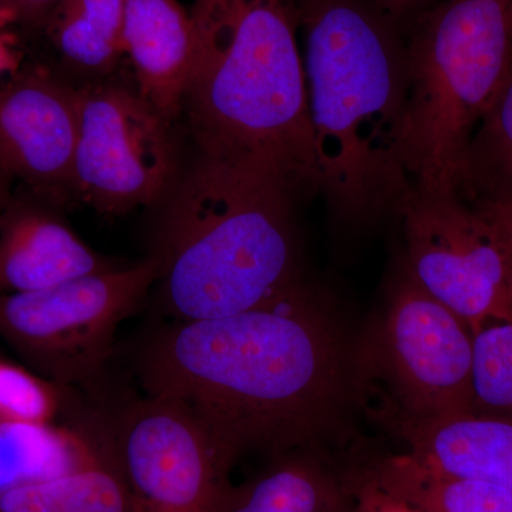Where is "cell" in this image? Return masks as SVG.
I'll list each match as a JSON object with an SVG mask.
<instances>
[{
  "mask_svg": "<svg viewBox=\"0 0 512 512\" xmlns=\"http://www.w3.org/2000/svg\"><path fill=\"white\" fill-rule=\"evenodd\" d=\"M158 278L150 255L136 265L39 289L0 293V339L50 382L96 397L106 389L117 329Z\"/></svg>",
  "mask_w": 512,
  "mask_h": 512,
  "instance_id": "6",
  "label": "cell"
},
{
  "mask_svg": "<svg viewBox=\"0 0 512 512\" xmlns=\"http://www.w3.org/2000/svg\"><path fill=\"white\" fill-rule=\"evenodd\" d=\"M117 266L45 205L10 200L0 215V293L39 291Z\"/></svg>",
  "mask_w": 512,
  "mask_h": 512,
  "instance_id": "12",
  "label": "cell"
},
{
  "mask_svg": "<svg viewBox=\"0 0 512 512\" xmlns=\"http://www.w3.org/2000/svg\"><path fill=\"white\" fill-rule=\"evenodd\" d=\"M365 476L359 504L355 512H421L393 495L384 493Z\"/></svg>",
  "mask_w": 512,
  "mask_h": 512,
  "instance_id": "23",
  "label": "cell"
},
{
  "mask_svg": "<svg viewBox=\"0 0 512 512\" xmlns=\"http://www.w3.org/2000/svg\"><path fill=\"white\" fill-rule=\"evenodd\" d=\"M372 2L394 20L404 32L421 13L427 12L443 0H372Z\"/></svg>",
  "mask_w": 512,
  "mask_h": 512,
  "instance_id": "24",
  "label": "cell"
},
{
  "mask_svg": "<svg viewBox=\"0 0 512 512\" xmlns=\"http://www.w3.org/2000/svg\"><path fill=\"white\" fill-rule=\"evenodd\" d=\"M409 454L441 476L481 481L512 493V420L467 413L437 419L404 417Z\"/></svg>",
  "mask_w": 512,
  "mask_h": 512,
  "instance_id": "14",
  "label": "cell"
},
{
  "mask_svg": "<svg viewBox=\"0 0 512 512\" xmlns=\"http://www.w3.org/2000/svg\"><path fill=\"white\" fill-rule=\"evenodd\" d=\"M349 370L335 320L305 282L251 311L171 320L137 356L144 392L194 414L231 466L248 451L316 446L348 403Z\"/></svg>",
  "mask_w": 512,
  "mask_h": 512,
  "instance_id": "1",
  "label": "cell"
},
{
  "mask_svg": "<svg viewBox=\"0 0 512 512\" xmlns=\"http://www.w3.org/2000/svg\"><path fill=\"white\" fill-rule=\"evenodd\" d=\"M295 5L318 192L342 224H370L412 191L403 160L404 33L372 0Z\"/></svg>",
  "mask_w": 512,
  "mask_h": 512,
  "instance_id": "2",
  "label": "cell"
},
{
  "mask_svg": "<svg viewBox=\"0 0 512 512\" xmlns=\"http://www.w3.org/2000/svg\"><path fill=\"white\" fill-rule=\"evenodd\" d=\"M460 195L512 205V69L468 147Z\"/></svg>",
  "mask_w": 512,
  "mask_h": 512,
  "instance_id": "20",
  "label": "cell"
},
{
  "mask_svg": "<svg viewBox=\"0 0 512 512\" xmlns=\"http://www.w3.org/2000/svg\"><path fill=\"white\" fill-rule=\"evenodd\" d=\"M80 89L45 70L0 86V173L50 201L74 197Z\"/></svg>",
  "mask_w": 512,
  "mask_h": 512,
  "instance_id": "11",
  "label": "cell"
},
{
  "mask_svg": "<svg viewBox=\"0 0 512 512\" xmlns=\"http://www.w3.org/2000/svg\"><path fill=\"white\" fill-rule=\"evenodd\" d=\"M9 183L8 178L0 173V215L5 211L6 205H8L10 201Z\"/></svg>",
  "mask_w": 512,
  "mask_h": 512,
  "instance_id": "27",
  "label": "cell"
},
{
  "mask_svg": "<svg viewBox=\"0 0 512 512\" xmlns=\"http://www.w3.org/2000/svg\"><path fill=\"white\" fill-rule=\"evenodd\" d=\"M192 18L198 52L183 110L200 156L318 192L295 0H197Z\"/></svg>",
  "mask_w": 512,
  "mask_h": 512,
  "instance_id": "3",
  "label": "cell"
},
{
  "mask_svg": "<svg viewBox=\"0 0 512 512\" xmlns=\"http://www.w3.org/2000/svg\"><path fill=\"white\" fill-rule=\"evenodd\" d=\"M90 440L93 453L76 467L3 491L0 512H138L119 471Z\"/></svg>",
  "mask_w": 512,
  "mask_h": 512,
  "instance_id": "16",
  "label": "cell"
},
{
  "mask_svg": "<svg viewBox=\"0 0 512 512\" xmlns=\"http://www.w3.org/2000/svg\"><path fill=\"white\" fill-rule=\"evenodd\" d=\"M474 413L512 420V322H491L473 339Z\"/></svg>",
  "mask_w": 512,
  "mask_h": 512,
  "instance_id": "21",
  "label": "cell"
},
{
  "mask_svg": "<svg viewBox=\"0 0 512 512\" xmlns=\"http://www.w3.org/2000/svg\"><path fill=\"white\" fill-rule=\"evenodd\" d=\"M80 423L119 471L138 512H221L231 464L207 430L180 403L128 397L117 404L90 397Z\"/></svg>",
  "mask_w": 512,
  "mask_h": 512,
  "instance_id": "7",
  "label": "cell"
},
{
  "mask_svg": "<svg viewBox=\"0 0 512 512\" xmlns=\"http://www.w3.org/2000/svg\"><path fill=\"white\" fill-rule=\"evenodd\" d=\"M174 173L170 121L138 90L119 83L80 89L74 197L123 214L160 200Z\"/></svg>",
  "mask_w": 512,
  "mask_h": 512,
  "instance_id": "9",
  "label": "cell"
},
{
  "mask_svg": "<svg viewBox=\"0 0 512 512\" xmlns=\"http://www.w3.org/2000/svg\"><path fill=\"white\" fill-rule=\"evenodd\" d=\"M403 33L412 191L460 195L468 147L512 69V0H443Z\"/></svg>",
  "mask_w": 512,
  "mask_h": 512,
  "instance_id": "5",
  "label": "cell"
},
{
  "mask_svg": "<svg viewBox=\"0 0 512 512\" xmlns=\"http://www.w3.org/2000/svg\"><path fill=\"white\" fill-rule=\"evenodd\" d=\"M384 493L421 512H512V493L497 485L441 476L410 456L387 458L366 473Z\"/></svg>",
  "mask_w": 512,
  "mask_h": 512,
  "instance_id": "17",
  "label": "cell"
},
{
  "mask_svg": "<svg viewBox=\"0 0 512 512\" xmlns=\"http://www.w3.org/2000/svg\"><path fill=\"white\" fill-rule=\"evenodd\" d=\"M60 0H0L3 8L22 18L45 19Z\"/></svg>",
  "mask_w": 512,
  "mask_h": 512,
  "instance_id": "25",
  "label": "cell"
},
{
  "mask_svg": "<svg viewBox=\"0 0 512 512\" xmlns=\"http://www.w3.org/2000/svg\"><path fill=\"white\" fill-rule=\"evenodd\" d=\"M197 52V25L177 0H126L124 56L138 93L168 121L183 111Z\"/></svg>",
  "mask_w": 512,
  "mask_h": 512,
  "instance_id": "13",
  "label": "cell"
},
{
  "mask_svg": "<svg viewBox=\"0 0 512 512\" xmlns=\"http://www.w3.org/2000/svg\"><path fill=\"white\" fill-rule=\"evenodd\" d=\"M298 195L252 165L198 156L171 197L151 254L161 311L173 320L224 318L302 285Z\"/></svg>",
  "mask_w": 512,
  "mask_h": 512,
  "instance_id": "4",
  "label": "cell"
},
{
  "mask_svg": "<svg viewBox=\"0 0 512 512\" xmlns=\"http://www.w3.org/2000/svg\"><path fill=\"white\" fill-rule=\"evenodd\" d=\"M69 390L29 367L0 359V420L33 426L55 424L67 409Z\"/></svg>",
  "mask_w": 512,
  "mask_h": 512,
  "instance_id": "22",
  "label": "cell"
},
{
  "mask_svg": "<svg viewBox=\"0 0 512 512\" xmlns=\"http://www.w3.org/2000/svg\"><path fill=\"white\" fill-rule=\"evenodd\" d=\"M89 440L73 426H33L0 420V494L62 474L90 456Z\"/></svg>",
  "mask_w": 512,
  "mask_h": 512,
  "instance_id": "19",
  "label": "cell"
},
{
  "mask_svg": "<svg viewBox=\"0 0 512 512\" xmlns=\"http://www.w3.org/2000/svg\"><path fill=\"white\" fill-rule=\"evenodd\" d=\"M406 269L471 333L512 322V255L493 218L458 194L410 191L397 208Z\"/></svg>",
  "mask_w": 512,
  "mask_h": 512,
  "instance_id": "8",
  "label": "cell"
},
{
  "mask_svg": "<svg viewBox=\"0 0 512 512\" xmlns=\"http://www.w3.org/2000/svg\"><path fill=\"white\" fill-rule=\"evenodd\" d=\"M474 204L483 208L493 218L497 227L500 228L501 234H503L512 255V205L493 204V202H474Z\"/></svg>",
  "mask_w": 512,
  "mask_h": 512,
  "instance_id": "26",
  "label": "cell"
},
{
  "mask_svg": "<svg viewBox=\"0 0 512 512\" xmlns=\"http://www.w3.org/2000/svg\"><path fill=\"white\" fill-rule=\"evenodd\" d=\"M126 0H60L47 15L49 35L64 63L77 72L107 74L123 53Z\"/></svg>",
  "mask_w": 512,
  "mask_h": 512,
  "instance_id": "18",
  "label": "cell"
},
{
  "mask_svg": "<svg viewBox=\"0 0 512 512\" xmlns=\"http://www.w3.org/2000/svg\"><path fill=\"white\" fill-rule=\"evenodd\" d=\"M365 477L339 471L312 448L279 454L232 487L221 512H355Z\"/></svg>",
  "mask_w": 512,
  "mask_h": 512,
  "instance_id": "15",
  "label": "cell"
},
{
  "mask_svg": "<svg viewBox=\"0 0 512 512\" xmlns=\"http://www.w3.org/2000/svg\"><path fill=\"white\" fill-rule=\"evenodd\" d=\"M473 339L467 323L431 296L404 266L380 333L383 370L404 417L474 413Z\"/></svg>",
  "mask_w": 512,
  "mask_h": 512,
  "instance_id": "10",
  "label": "cell"
}]
</instances>
